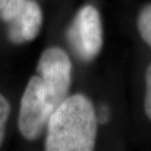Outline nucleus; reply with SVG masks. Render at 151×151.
Returning <instances> with one entry per match:
<instances>
[{
    "instance_id": "obj_1",
    "label": "nucleus",
    "mask_w": 151,
    "mask_h": 151,
    "mask_svg": "<svg viewBox=\"0 0 151 151\" xmlns=\"http://www.w3.org/2000/svg\"><path fill=\"white\" fill-rule=\"evenodd\" d=\"M97 131L98 118L92 101L81 93L70 95L48 120L45 150L91 151Z\"/></svg>"
},
{
    "instance_id": "obj_2",
    "label": "nucleus",
    "mask_w": 151,
    "mask_h": 151,
    "mask_svg": "<svg viewBox=\"0 0 151 151\" xmlns=\"http://www.w3.org/2000/svg\"><path fill=\"white\" fill-rule=\"evenodd\" d=\"M44 97L52 114L69 96L72 84L73 65L70 57L60 47H50L41 54L37 65Z\"/></svg>"
},
{
    "instance_id": "obj_3",
    "label": "nucleus",
    "mask_w": 151,
    "mask_h": 151,
    "mask_svg": "<svg viewBox=\"0 0 151 151\" xmlns=\"http://www.w3.org/2000/svg\"><path fill=\"white\" fill-rule=\"evenodd\" d=\"M67 39L78 59L89 62L103 46V28L98 10L92 5L81 7L67 31Z\"/></svg>"
},
{
    "instance_id": "obj_4",
    "label": "nucleus",
    "mask_w": 151,
    "mask_h": 151,
    "mask_svg": "<svg viewBox=\"0 0 151 151\" xmlns=\"http://www.w3.org/2000/svg\"><path fill=\"white\" fill-rule=\"evenodd\" d=\"M51 112L44 97V90L39 76H32L29 81L21 100L18 126L26 139L38 138L47 127Z\"/></svg>"
},
{
    "instance_id": "obj_5",
    "label": "nucleus",
    "mask_w": 151,
    "mask_h": 151,
    "mask_svg": "<svg viewBox=\"0 0 151 151\" xmlns=\"http://www.w3.org/2000/svg\"><path fill=\"white\" fill-rule=\"evenodd\" d=\"M8 24V37L13 43L22 44L34 40L42 25L41 9L34 0H27L20 14Z\"/></svg>"
},
{
    "instance_id": "obj_6",
    "label": "nucleus",
    "mask_w": 151,
    "mask_h": 151,
    "mask_svg": "<svg viewBox=\"0 0 151 151\" xmlns=\"http://www.w3.org/2000/svg\"><path fill=\"white\" fill-rule=\"evenodd\" d=\"M135 25L141 39L151 48V2L143 5L138 11Z\"/></svg>"
},
{
    "instance_id": "obj_7",
    "label": "nucleus",
    "mask_w": 151,
    "mask_h": 151,
    "mask_svg": "<svg viewBox=\"0 0 151 151\" xmlns=\"http://www.w3.org/2000/svg\"><path fill=\"white\" fill-rule=\"evenodd\" d=\"M27 0H8L6 4L0 8V19L5 22H11L23 10Z\"/></svg>"
},
{
    "instance_id": "obj_8",
    "label": "nucleus",
    "mask_w": 151,
    "mask_h": 151,
    "mask_svg": "<svg viewBox=\"0 0 151 151\" xmlns=\"http://www.w3.org/2000/svg\"><path fill=\"white\" fill-rule=\"evenodd\" d=\"M143 111L146 118L151 122V63L147 65L144 73Z\"/></svg>"
},
{
    "instance_id": "obj_9",
    "label": "nucleus",
    "mask_w": 151,
    "mask_h": 151,
    "mask_svg": "<svg viewBox=\"0 0 151 151\" xmlns=\"http://www.w3.org/2000/svg\"><path fill=\"white\" fill-rule=\"evenodd\" d=\"M11 112V106L7 98L2 93H0V147L5 138L6 124L9 119Z\"/></svg>"
},
{
    "instance_id": "obj_10",
    "label": "nucleus",
    "mask_w": 151,
    "mask_h": 151,
    "mask_svg": "<svg viewBox=\"0 0 151 151\" xmlns=\"http://www.w3.org/2000/svg\"><path fill=\"white\" fill-rule=\"evenodd\" d=\"M8 0H0V8H2L3 6L6 4V2H7Z\"/></svg>"
}]
</instances>
